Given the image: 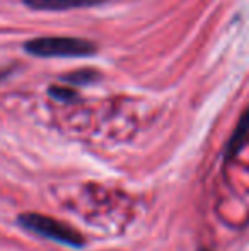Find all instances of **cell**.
I'll return each instance as SVG.
<instances>
[{"instance_id": "3957f363", "label": "cell", "mask_w": 249, "mask_h": 251, "mask_svg": "<svg viewBox=\"0 0 249 251\" xmlns=\"http://www.w3.org/2000/svg\"><path fill=\"white\" fill-rule=\"evenodd\" d=\"M29 9L34 10H50V12H58V10L68 9H84V7H94L104 3L106 0H23Z\"/></svg>"}, {"instance_id": "277c9868", "label": "cell", "mask_w": 249, "mask_h": 251, "mask_svg": "<svg viewBox=\"0 0 249 251\" xmlns=\"http://www.w3.org/2000/svg\"><path fill=\"white\" fill-rule=\"evenodd\" d=\"M249 144V106L246 108V111L241 115L239 122H237L236 128H234L232 135H230L229 142L226 146V159L236 157L241 151L244 149Z\"/></svg>"}, {"instance_id": "8992f818", "label": "cell", "mask_w": 249, "mask_h": 251, "mask_svg": "<svg viewBox=\"0 0 249 251\" xmlns=\"http://www.w3.org/2000/svg\"><path fill=\"white\" fill-rule=\"evenodd\" d=\"M96 74L91 72V70H84V72H75V74H70V75L65 77L67 82H73V84H87L91 80H94Z\"/></svg>"}, {"instance_id": "52a82bcc", "label": "cell", "mask_w": 249, "mask_h": 251, "mask_svg": "<svg viewBox=\"0 0 249 251\" xmlns=\"http://www.w3.org/2000/svg\"><path fill=\"white\" fill-rule=\"evenodd\" d=\"M198 251H212V250H205V248H202V250H198Z\"/></svg>"}, {"instance_id": "7a4b0ae2", "label": "cell", "mask_w": 249, "mask_h": 251, "mask_svg": "<svg viewBox=\"0 0 249 251\" xmlns=\"http://www.w3.org/2000/svg\"><path fill=\"white\" fill-rule=\"evenodd\" d=\"M19 224L26 227L27 231L34 232L38 236H43L51 241L62 243V245L72 246V248H82L84 238L73 227L67 226L53 217L41 214H23L19 215Z\"/></svg>"}, {"instance_id": "5b68a950", "label": "cell", "mask_w": 249, "mask_h": 251, "mask_svg": "<svg viewBox=\"0 0 249 251\" xmlns=\"http://www.w3.org/2000/svg\"><path fill=\"white\" fill-rule=\"evenodd\" d=\"M50 96L55 98L57 101H63V102H70L73 100H77V94L73 93L72 89H65V87H50Z\"/></svg>"}, {"instance_id": "6da1fadb", "label": "cell", "mask_w": 249, "mask_h": 251, "mask_svg": "<svg viewBox=\"0 0 249 251\" xmlns=\"http://www.w3.org/2000/svg\"><path fill=\"white\" fill-rule=\"evenodd\" d=\"M24 51L40 58H82V56H92L97 51V47L92 41L82 38L48 36L34 38L24 43Z\"/></svg>"}]
</instances>
